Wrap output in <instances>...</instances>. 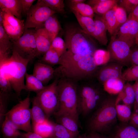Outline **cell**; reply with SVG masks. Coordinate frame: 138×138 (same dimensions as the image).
I'll return each instance as SVG.
<instances>
[{"instance_id": "6da1fadb", "label": "cell", "mask_w": 138, "mask_h": 138, "mask_svg": "<svg viewBox=\"0 0 138 138\" xmlns=\"http://www.w3.org/2000/svg\"><path fill=\"white\" fill-rule=\"evenodd\" d=\"M76 81L60 77L57 84L59 106L54 114L57 117L62 116L71 117L78 122V89Z\"/></svg>"}, {"instance_id": "7a4b0ae2", "label": "cell", "mask_w": 138, "mask_h": 138, "mask_svg": "<svg viewBox=\"0 0 138 138\" xmlns=\"http://www.w3.org/2000/svg\"><path fill=\"white\" fill-rule=\"evenodd\" d=\"M30 60L21 57L13 49L12 54L6 61L0 63V73L9 80L12 88L18 98L26 90L24 81L27 67Z\"/></svg>"}, {"instance_id": "3957f363", "label": "cell", "mask_w": 138, "mask_h": 138, "mask_svg": "<svg viewBox=\"0 0 138 138\" xmlns=\"http://www.w3.org/2000/svg\"><path fill=\"white\" fill-rule=\"evenodd\" d=\"M116 100L109 96L100 104L89 123V128L93 132L108 133L116 123L117 117Z\"/></svg>"}, {"instance_id": "277c9868", "label": "cell", "mask_w": 138, "mask_h": 138, "mask_svg": "<svg viewBox=\"0 0 138 138\" xmlns=\"http://www.w3.org/2000/svg\"><path fill=\"white\" fill-rule=\"evenodd\" d=\"M86 34L82 30L75 27L67 28L65 35L66 50L62 56H93L96 49L86 38Z\"/></svg>"}, {"instance_id": "5b68a950", "label": "cell", "mask_w": 138, "mask_h": 138, "mask_svg": "<svg viewBox=\"0 0 138 138\" xmlns=\"http://www.w3.org/2000/svg\"><path fill=\"white\" fill-rule=\"evenodd\" d=\"M29 95L14 106L6 113L7 116L19 130L26 132H33Z\"/></svg>"}, {"instance_id": "8992f818", "label": "cell", "mask_w": 138, "mask_h": 138, "mask_svg": "<svg viewBox=\"0 0 138 138\" xmlns=\"http://www.w3.org/2000/svg\"><path fill=\"white\" fill-rule=\"evenodd\" d=\"M53 82L45 86L42 90L36 93L33 98L41 106L47 118L54 114L59 104L57 84L60 75L57 74Z\"/></svg>"}, {"instance_id": "52a82bcc", "label": "cell", "mask_w": 138, "mask_h": 138, "mask_svg": "<svg viewBox=\"0 0 138 138\" xmlns=\"http://www.w3.org/2000/svg\"><path fill=\"white\" fill-rule=\"evenodd\" d=\"M78 92V111L84 116L89 114L102 102L100 91L93 86L83 85Z\"/></svg>"}, {"instance_id": "ba28073f", "label": "cell", "mask_w": 138, "mask_h": 138, "mask_svg": "<svg viewBox=\"0 0 138 138\" xmlns=\"http://www.w3.org/2000/svg\"><path fill=\"white\" fill-rule=\"evenodd\" d=\"M35 30L25 29L16 41H11L13 49L22 57L30 61L37 56Z\"/></svg>"}, {"instance_id": "9c48e42d", "label": "cell", "mask_w": 138, "mask_h": 138, "mask_svg": "<svg viewBox=\"0 0 138 138\" xmlns=\"http://www.w3.org/2000/svg\"><path fill=\"white\" fill-rule=\"evenodd\" d=\"M56 13H57L45 6L41 0H38L26 14L25 29L34 28L37 29L43 27L46 20Z\"/></svg>"}, {"instance_id": "30bf717a", "label": "cell", "mask_w": 138, "mask_h": 138, "mask_svg": "<svg viewBox=\"0 0 138 138\" xmlns=\"http://www.w3.org/2000/svg\"><path fill=\"white\" fill-rule=\"evenodd\" d=\"M132 47L126 41L116 36H112L108 47L111 60L124 66L130 65V59Z\"/></svg>"}, {"instance_id": "8fae6325", "label": "cell", "mask_w": 138, "mask_h": 138, "mask_svg": "<svg viewBox=\"0 0 138 138\" xmlns=\"http://www.w3.org/2000/svg\"><path fill=\"white\" fill-rule=\"evenodd\" d=\"M3 12V26L11 41L17 40L25 29L24 21L19 19L7 10L1 9Z\"/></svg>"}, {"instance_id": "7c38bea8", "label": "cell", "mask_w": 138, "mask_h": 138, "mask_svg": "<svg viewBox=\"0 0 138 138\" xmlns=\"http://www.w3.org/2000/svg\"><path fill=\"white\" fill-rule=\"evenodd\" d=\"M124 66L115 62H109L98 69L95 76L98 82L102 84L110 79L122 78V69Z\"/></svg>"}, {"instance_id": "4fadbf2b", "label": "cell", "mask_w": 138, "mask_h": 138, "mask_svg": "<svg viewBox=\"0 0 138 138\" xmlns=\"http://www.w3.org/2000/svg\"><path fill=\"white\" fill-rule=\"evenodd\" d=\"M138 31V22L128 18L120 27L116 35L113 36H116L133 47L135 44V39Z\"/></svg>"}, {"instance_id": "5bb4252c", "label": "cell", "mask_w": 138, "mask_h": 138, "mask_svg": "<svg viewBox=\"0 0 138 138\" xmlns=\"http://www.w3.org/2000/svg\"><path fill=\"white\" fill-rule=\"evenodd\" d=\"M56 74V69L49 65L40 62L34 65L32 74L44 85L48 83Z\"/></svg>"}, {"instance_id": "9a60e30c", "label": "cell", "mask_w": 138, "mask_h": 138, "mask_svg": "<svg viewBox=\"0 0 138 138\" xmlns=\"http://www.w3.org/2000/svg\"><path fill=\"white\" fill-rule=\"evenodd\" d=\"M35 30L38 56L43 55L50 49L53 40L44 27Z\"/></svg>"}, {"instance_id": "2e32d148", "label": "cell", "mask_w": 138, "mask_h": 138, "mask_svg": "<svg viewBox=\"0 0 138 138\" xmlns=\"http://www.w3.org/2000/svg\"><path fill=\"white\" fill-rule=\"evenodd\" d=\"M10 39L2 25H0V63L8 60L10 57L13 48Z\"/></svg>"}, {"instance_id": "e0dca14e", "label": "cell", "mask_w": 138, "mask_h": 138, "mask_svg": "<svg viewBox=\"0 0 138 138\" xmlns=\"http://www.w3.org/2000/svg\"><path fill=\"white\" fill-rule=\"evenodd\" d=\"M95 23V30L92 36L99 43L106 45L108 42L107 36V28L101 17L95 16L94 19Z\"/></svg>"}, {"instance_id": "ac0fdd59", "label": "cell", "mask_w": 138, "mask_h": 138, "mask_svg": "<svg viewBox=\"0 0 138 138\" xmlns=\"http://www.w3.org/2000/svg\"><path fill=\"white\" fill-rule=\"evenodd\" d=\"M135 92L133 85L128 82L116 98V104L122 101L123 104L131 106L135 102Z\"/></svg>"}, {"instance_id": "d6986e66", "label": "cell", "mask_w": 138, "mask_h": 138, "mask_svg": "<svg viewBox=\"0 0 138 138\" xmlns=\"http://www.w3.org/2000/svg\"><path fill=\"white\" fill-rule=\"evenodd\" d=\"M117 128L111 138H138V129L127 123Z\"/></svg>"}, {"instance_id": "ffe728a7", "label": "cell", "mask_w": 138, "mask_h": 138, "mask_svg": "<svg viewBox=\"0 0 138 138\" xmlns=\"http://www.w3.org/2000/svg\"><path fill=\"white\" fill-rule=\"evenodd\" d=\"M125 81L121 78L109 79L102 84L104 90L111 95H118L123 90Z\"/></svg>"}, {"instance_id": "44dd1931", "label": "cell", "mask_w": 138, "mask_h": 138, "mask_svg": "<svg viewBox=\"0 0 138 138\" xmlns=\"http://www.w3.org/2000/svg\"><path fill=\"white\" fill-rule=\"evenodd\" d=\"M1 126L2 132L5 138L21 137L22 133L7 116H5Z\"/></svg>"}, {"instance_id": "7402d4cb", "label": "cell", "mask_w": 138, "mask_h": 138, "mask_svg": "<svg viewBox=\"0 0 138 138\" xmlns=\"http://www.w3.org/2000/svg\"><path fill=\"white\" fill-rule=\"evenodd\" d=\"M71 10L81 27L82 30L87 34L92 36L95 27L94 19L82 16L75 11Z\"/></svg>"}, {"instance_id": "603a6c76", "label": "cell", "mask_w": 138, "mask_h": 138, "mask_svg": "<svg viewBox=\"0 0 138 138\" xmlns=\"http://www.w3.org/2000/svg\"><path fill=\"white\" fill-rule=\"evenodd\" d=\"M33 132L44 138H51L53 135L54 123L48 119L32 126Z\"/></svg>"}, {"instance_id": "cb8c5ba5", "label": "cell", "mask_w": 138, "mask_h": 138, "mask_svg": "<svg viewBox=\"0 0 138 138\" xmlns=\"http://www.w3.org/2000/svg\"><path fill=\"white\" fill-rule=\"evenodd\" d=\"M0 7L1 9L7 10L21 19L22 10L20 0H0Z\"/></svg>"}, {"instance_id": "d4e9b609", "label": "cell", "mask_w": 138, "mask_h": 138, "mask_svg": "<svg viewBox=\"0 0 138 138\" xmlns=\"http://www.w3.org/2000/svg\"><path fill=\"white\" fill-rule=\"evenodd\" d=\"M32 102V106L30 111L32 126L36 124L42 122L48 119L41 106L33 98Z\"/></svg>"}, {"instance_id": "484cf974", "label": "cell", "mask_w": 138, "mask_h": 138, "mask_svg": "<svg viewBox=\"0 0 138 138\" xmlns=\"http://www.w3.org/2000/svg\"><path fill=\"white\" fill-rule=\"evenodd\" d=\"M44 28L53 40L57 36L61 29L60 23L54 15L50 16L45 22Z\"/></svg>"}, {"instance_id": "4316f807", "label": "cell", "mask_w": 138, "mask_h": 138, "mask_svg": "<svg viewBox=\"0 0 138 138\" xmlns=\"http://www.w3.org/2000/svg\"><path fill=\"white\" fill-rule=\"evenodd\" d=\"M26 90L36 93L43 90L45 87L42 83L32 74L26 73L25 76Z\"/></svg>"}, {"instance_id": "83f0119b", "label": "cell", "mask_w": 138, "mask_h": 138, "mask_svg": "<svg viewBox=\"0 0 138 138\" xmlns=\"http://www.w3.org/2000/svg\"><path fill=\"white\" fill-rule=\"evenodd\" d=\"M116 5L101 17L106 26L107 31L112 36L114 34L116 27L117 20L115 11Z\"/></svg>"}, {"instance_id": "f1b7e54d", "label": "cell", "mask_w": 138, "mask_h": 138, "mask_svg": "<svg viewBox=\"0 0 138 138\" xmlns=\"http://www.w3.org/2000/svg\"><path fill=\"white\" fill-rule=\"evenodd\" d=\"M117 117L123 123L130 121L132 114L131 107L124 104H116Z\"/></svg>"}, {"instance_id": "f546056e", "label": "cell", "mask_w": 138, "mask_h": 138, "mask_svg": "<svg viewBox=\"0 0 138 138\" xmlns=\"http://www.w3.org/2000/svg\"><path fill=\"white\" fill-rule=\"evenodd\" d=\"M93 57L96 65L98 67L103 66L109 62L111 56L109 51L102 49H96Z\"/></svg>"}, {"instance_id": "4dcf8cb0", "label": "cell", "mask_w": 138, "mask_h": 138, "mask_svg": "<svg viewBox=\"0 0 138 138\" xmlns=\"http://www.w3.org/2000/svg\"><path fill=\"white\" fill-rule=\"evenodd\" d=\"M119 1L102 0L99 4L92 7L94 13L102 16L114 6L117 5Z\"/></svg>"}, {"instance_id": "1f68e13d", "label": "cell", "mask_w": 138, "mask_h": 138, "mask_svg": "<svg viewBox=\"0 0 138 138\" xmlns=\"http://www.w3.org/2000/svg\"><path fill=\"white\" fill-rule=\"evenodd\" d=\"M60 57L56 52L51 47L43 55L40 62L51 66L59 65Z\"/></svg>"}, {"instance_id": "d6a6232c", "label": "cell", "mask_w": 138, "mask_h": 138, "mask_svg": "<svg viewBox=\"0 0 138 138\" xmlns=\"http://www.w3.org/2000/svg\"><path fill=\"white\" fill-rule=\"evenodd\" d=\"M59 123L74 133L78 135V122L73 118L67 116L58 117Z\"/></svg>"}, {"instance_id": "836d02e7", "label": "cell", "mask_w": 138, "mask_h": 138, "mask_svg": "<svg viewBox=\"0 0 138 138\" xmlns=\"http://www.w3.org/2000/svg\"><path fill=\"white\" fill-rule=\"evenodd\" d=\"M78 135L70 131L61 124L54 123L53 136L62 138H77Z\"/></svg>"}, {"instance_id": "e575fe53", "label": "cell", "mask_w": 138, "mask_h": 138, "mask_svg": "<svg viewBox=\"0 0 138 138\" xmlns=\"http://www.w3.org/2000/svg\"><path fill=\"white\" fill-rule=\"evenodd\" d=\"M71 10L75 11L82 16L90 17L93 19L94 12L91 6L84 3L78 4L70 7Z\"/></svg>"}, {"instance_id": "d590c367", "label": "cell", "mask_w": 138, "mask_h": 138, "mask_svg": "<svg viewBox=\"0 0 138 138\" xmlns=\"http://www.w3.org/2000/svg\"><path fill=\"white\" fill-rule=\"evenodd\" d=\"M46 6L52 10L62 14H65L63 0H41Z\"/></svg>"}, {"instance_id": "8d00e7d4", "label": "cell", "mask_w": 138, "mask_h": 138, "mask_svg": "<svg viewBox=\"0 0 138 138\" xmlns=\"http://www.w3.org/2000/svg\"><path fill=\"white\" fill-rule=\"evenodd\" d=\"M122 78L125 82L138 81V65H132L125 70Z\"/></svg>"}, {"instance_id": "74e56055", "label": "cell", "mask_w": 138, "mask_h": 138, "mask_svg": "<svg viewBox=\"0 0 138 138\" xmlns=\"http://www.w3.org/2000/svg\"><path fill=\"white\" fill-rule=\"evenodd\" d=\"M115 11L117 25L115 33L113 36L116 35L120 27L128 19L127 13L123 7L117 5Z\"/></svg>"}, {"instance_id": "f35d334b", "label": "cell", "mask_w": 138, "mask_h": 138, "mask_svg": "<svg viewBox=\"0 0 138 138\" xmlns=\"http://www.w3.org/2000/svg\"><path fill=\"white\" fill-rule=\"evenodd\" d=\"M9 93L0 91V121L1 125L5 119V114L7 112V105Z\"/></svg>"}, {"instance_id": "ab89813d", "label": "cell", "mask_w": 138, "mask_h": 138, "mask_svg": "<svg viewBox=\"0 0 138 138\" xmlns=\"http://www.w3.org/2000/svg\"><path fill=\"white\" fill-rule=\"evenodd\" d=\"M51 47L60 57L65 52L66 48L65 40L61 37L57 36L52 40Z\"/></svg>"}, {"instance_id": "60d3db41", "label": "cell", "mask_w": 138, "mask_h": 138, "mask_svg": "<svg viewBox=\"0 0 138 138\" xmlns=\"http://www.w3.org/2000/svg\"><path fill=\"white\" fill-rule=\"evenodd\" d=\"M119 6L123 7L127 13H130L138 5V0H119Z\"/></svg>"}, {"instance_id": "b9f144b4", "label": "cell", "mask_w": 138, "mask_h": 138, "mask_svg": "<svg viewBox=\"0 0 138 138\" xmlns=\"http://www.w3.org/2000/svg\"><path fill=\"white\" fill-rule=\"evenodd\" d=\"M0 91L9 93L13 90L8 79L3 74L0 73Z\"/></svg>"}, {"instance_id": "7bdbcfd3", "label": "cell", "mask_w": 138, "mask_h": 138, "mask_svg": "<svg viewBox=\"0 0 138 138\" xmlns=\"http://www.w3.org/2000/svg\"><path fill=\"white\" fill-rule=\"evenodd\" d=\"M131 49L130 59V64L132 65H138V45Z\"/></svg>"}, {"instance_id": "ee69618b", "label": "cell", "mask_w": 138, "mask_h": 138, "mask_svg": "<svg viewBox=\"0 0 138 138\" xmlns=\"http://www.w3.org/2000/svg\"><path fill=\"white\" fill-rule=\"evenodd\" d=\"M22 13L26 15L32 6L35 0H20Z\"/></svg>"}, {"instance_id": "f6af8a7d", "label": "cell", "mask_w": 138, "mask_h": 138, "mask_svg": "<svg viewBox=\"0 0 138 138\" xmlns=\"http://www.w3.org/2000/svg\"><path fill=\"white\" fill-rule=\"evenodd\" d=\"M129 122L130 124L138 129V108H136L134 112L132 113Z\"/></svg>"}, {"instance_id": "bcb514c9", "label": "cell", "mask_w": 138, "mask_h": 138, "mask_svg": "<svg viewBox=\"0 0 138 138\" xmlns=\"http://www.w3.org/2000/svg\"><path fill=\"white\" fill-rule=\"evenodd\" d=\"M21 137L23 138H44L33 132L22 133Z\"/></svg>"}, {"instance_id": "7dc6e473", "label": "cell", "mask_w": 138, "mask_h": 138, "mask_svg": "<svg viewBox=\"0 0 138 138\" xmlns=\"http://www.w3.org/2000/svg\"><path fill=\"white\" fill-rule=\"evenodd\" d=\"M128 18L134 20L138 22V5L129 14Z\"/></svg>"}, {"instance_id": "c3c4849f", "label": "cell", "mask_w": 138, "mask_h": 138, "mask_svg": "<svg viewBox=\"0 0 138 138\" xmlns=\"http://www.w3.org/2000/svg\"><path fill=\"white\" fill-rule=\"evenodd\" d=\"M88 136L89 138H111V136H105L96 132H93Z\"/></svg>"}, {"instance_id": "681fc988", "label": "cell", "mask_w": 138, "mask_h": 138, "mask_svg": "<svg viewBox=\"0 0 138 138\" xmlns=\"http://www.w3.org/2000/svg\"><path fill=\"white\" fill-rule=\"evenodd\" d=\"M85 0H71L69 1L70 7L76 5L78 4L84 3Z\"/></svg>"}, {"instance_id": "f907efd6", "label": "cell", "mask_w": 138, "mask_h": 138, "mask_svg": "<svg viewBox=\"0 0 138 138\" xmlns=\"http://www.w3.org/2000/svg\"><path fill=\"white\" fill-rule=\"evenodd\" d=\"M4 14L3 11L0 9V25H3V19Z\"/></svg>"}, {"instance_id": "816d5d0a", "label": "cell", "mask_w": 138, "mask_h": 138, "mask_svg": "<svg viewBox=\"0 0 138 138\" xmlns=\"http://www.w3.org/2000/svg\"><path fill=\"white\" fill-rule=\"evenodd\" d=\"M77 138H89L88 136L85 135H78Z\"/></svg>"}, {"instance_id": "f5cc1de1", "label": "cell", "mask_w": 138, "mask_h": 138, "mask_svg": "<svg viewBox=\"0 0 138 138\" xmlns=\"http://www.w3.org/2000/svg\"><path fill=\"white\" fill-rule=\"evenodd\" d=\"M135 43L137 45H138V31L135 39Z\"/></svg>"}, {"instance_id": "db71d44e", "label": "cell", "mask_w": 138, "mask_h": 138, "mask_svg": "<svg viewBox=\"0 0 138 138\" xmlns=\"http://www.w3.org/2000/svg\"><path fill=\"white\" fill-rule=\"evenodd\" d=\"M51 138H60L59 137H57L54 136H52Z\"/></svg>"}, {"instance_id": "11a10c76", "label": "cell", "mask_w": 138, "mask_h": 138, "mask_svg": "<svg viewBox=\"0 0 138 138\" xmlns=\"http://www.w3.org/2000/svg\"><path fill=\"white\" fill-rule=\"evenodd\" d=\"M23 138L21 137H16V138Z\"/></svg>"}]
</instances>
